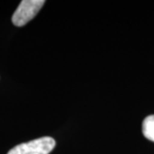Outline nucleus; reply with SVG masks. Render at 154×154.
Returning a JSON list of instances; mask_svg holds the SVG:
<instances>
[{
	"mask_svg": "<svg viewBox=\"0 0 154 154\" xmlns=\"http://www.w3.org/2000/svg\"><path fill=\"white\" fill-rule=\"evenodd\" d=\"M44 0H23L12 16V22L17 27H22L30 22L44 5Z\"/></svg>",
	"mask_w": 154,
	"mask_h": 154,
	"instance_id": "2",
	"label": "nucleus"
},
{
	"mask_svg": "<svg viewBox=\"0 0 154 154\" xmlns=\"http://www.w3.org/2000/svg\"><path fill=\"white\" fill-rule=\"evenodd\" d=\"M55 146L56 141L53 138L45 136L20 144L7 154H49Z\"/></svg>",
	"mask_w": 154,
	"mask_h": 154,
	"instance_id": "1",
	"label": "nucleus"
},
{
	"mask_svg": "<svg viewBox=\"0 0 154 154\" xmlns=\"http://www.w3.org/2000/svg\"><path fill=\"white\" fill-rule=\"evenodd\" d=\"M142 132L145 137L154 142V115L145 118L142 124Z\"/></svg>",
	"mask_w": 154,
	"mask_h": 154,
	"instance_id": "3",
	"label": "nucleus"
}]
</instances>
